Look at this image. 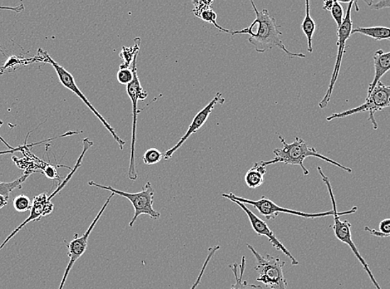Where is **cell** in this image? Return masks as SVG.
<instances>
[{
	"label": "cell",
	"instance_id": "7",
	"mask_svg": "<svg viewBox=\"0 0 390 289\" xmlns=\"http://www.w3.org/2000/svg\"><path fill=\"white\" fill-rule=\"evenodd\" d=\"M137 56L132 62L131 70L133 72V80L131 84L126 86L128 96L130 97L132 104V130H131V158L129 170H128V177L132 181L138 179V174L136 169V129L137 117L141 110H138V102L145 100L148 97V93L143 89L140 78L137 75Z\"/></svg>",
	"mask_w": 390,
	"mask_h": 289
},
{
	"label": "cell",
	"instance_id": "33",
	"mask_svg": "<svg viewBox=\"0 0 390 289\" xmlns=\"http://www.w3.org/2000/svg\"><path fill=\"white\" fill-rule=\"evenodd\" d=\"M389 41H390V39H389Z\"/></svg>",
	"mask_w": 390,
	"mask_h": 289
},
{
	"label": "cell",
	"instance_id": "25",
	"mask_svg": "<svg viewBox=\"0 0 390 289\" xmlns=\"http://www.w3.org/2000/svg\"><path fill=\"white\" fill-rule=\"evenodd\" d=\"M13 204L14 209L19 213L27 212L28 210L31 209L32 204L31 199L24 194L17 196V197L13 199Z\"/></svg>",
	"mask_w": 390,
	"mask_h": 289
},
{
	"label": "cell",
	"instance_id": "23",
	"mask_svg": "<svg viewBox=\"0 0 390 289\" xmlns=\"http://www.w3.org/2000/svg\"><path fill=\"white\" fill-rule=\"evenodd\" d=\"M364 231L373 235L377 238H388L390 237V219L382 220L379 224V230L364 227Z\"/></svg>",
	"mask_w": 390,
	"mask_h": 289
},
{
	"label": "cell",
	"instance_id": "17",
	"mask_svg": "<svg viewBox=\"0 0 390 289\" xmlns=\"http://www.w3.org/2000/svg\"><path fill=\"white\" fill-rule=\"evenodd\" d=\"M246 267V258L244 256L242 258V262L240 266L236 263L229 266L232 271H233L235 283L232 285L231 289H264L260 285H256V284H251L244 280V275Z\"/></svg>",
	"mask_w": 390,
	"mask_h": 289
},
{
	"label": "cell",
	"instance_id": "29",
	"mask_svg": "<svg viewBox=\"0 0 390 289\" xmlns=\"http://www.w3.org/2000/svg\"><path fill=\"white\" fill-rule=\"evenodd\" d=\"M368 4L370 9H374V11H379V9H390V0H380L378 2L365 1Z\"/></svg>",
	"mask_w": 390,
	"mask_h": 289
},
{
	"label": "cell",
	"instance_id": "3",
	"mask_svg": "<svg viewBox=\"0 0 390 289\" xmlns=\"http://www.w3.org/2000/svg\"><path fill=\"white\" fill-rule=\"evenodd\" d=\"M318 172L322 177L323 181L328 189L330 199H332V203L333 205V209L332 211L324 212V213H318V214H309L298 211V210L289 209L283 207H280L278 204H276L271 199L263 196L259 200H251L245 198L239 197L233 193L230 194H223L222 197H224L227 199L237 200L239 202L244 204H249L253 206L259 214L263 215L266 220H273L276 219L280 214H286L295 215V216L303 217L305 219H315V218H323L327 216H334L335 211H337V202H335V196L333 194V190L332 188V184H330V181L327 175H325L322 168L318 169Z\"/></svg>",
	"mask_w": 390,
	"mask_h": 289
},
{
	"label": "cell",
	"instance_id": "22",
	"mask_svg": "<svg viewBox=\"0 0 390 289\" xmlns=\"http://www.w3.org/2000/svg\"><path fill=\"white\" fill-rule=\"evenodd\" d=\"M29 175H31V174H23L21 177L12 181V182H0V194L6 196V197L9 198V195H11L14 189H21L22 184L26 182L29 177Z\"/></svg>",
	"mask_w": 390,
	"mask_h": 289
},
{
	"label": "cell",
	"instance_id": "12",
	"mask_svg": "<svg viewBox=\"0 0 390 289\" xmlns=\"http://www.w3.org/2000/svg\"><path fill=\"white\" fill-rule=\"evenodd\" d=\"M231 202H233L239 206L242 209L244 210V213L247 214V216L249 217L251 228L254 229V231L259 235V236H265L269 238V242L273 247L276 249H278V251H281L284 254L285 256L290 258L291 262V266H297L299 264V262L295 257L290 253L288 248H286L280 240L276 237L275 233L271 231V228L269 227V225L266 224L264 220H261L259 217L251 212V210L247 207L244 204L239 202V201L231 199Z\"/></svg>",
	"mask_w": 390,
	"mask_h": 289
},
{
	"label": "cell",
	"instance_id": "31",
	"mask_svg": "<svg viewBox=\"0 0 390 289\" xmlns=\"http://www.w3.org/2000/svg\"><path fill=\"white\" fill-rule=\"evenodd\" d=\"M9 198L6 197V196L0 194V209L6 207V206L8 204Z\"/></svg>",
	"mask_w": 390,
	"mask_h": 289
},
{
	"label": "cell",
	"instance_id": "30",
	"mask_svg": "<svg viewBox=\"0 0 390 289\" xmlns=\"http://www.w3.org/2000/svg\"><path fill=\"white\" fill-rule=\"evenodd\" d=\"M45 175L48 178L54 179L57 177V171L52 166H49V167L46 168Z\"/></svg>",
	"mask_w": 390,
	"mask_h": 289
},
{
	"label": "cell",
	"instance_id": "6",
	"mask_svg": "<svg viewBox=\"0 0 390 289\" xmlns=\"http://www.w3.org/2000/svg\"><path fill=\"white\" fill-rule=\"evenodd\" d=\"M390 107V86H386L381 81L378 83L374 90L368 95L367 101L363 105L342 112H335L327 117V121L343 119L362 112H369V120L372 122L374 130H378V124L374 119V114Z\"/></svg>",
	"mask_w": 390,
	"mask_h": 289
},
{
	"label": "cell",
	"instance_id": "21",
	"mask_svg": "<svg viewBox=\"0 0 390 289\" xmlns=\"http://www.w3.org/2000/svg\"><path fill=\"white\" fill-rule=\"evenodd\" d=\"M141 43V38H135V46L132 47H122V51L120 53V57L123 61L122 65H120V70L123 68H129L131 63L132 65L133 61L140 51V47Z\"/></svg>",
	"mask_w": 390,
	"mask_h": 289
},
{
	"label": "cell",
	"instance_id": "1",
	"mask_svg": "<svg viewBox=\"0 0 390 289\" xmlns=\"http://www.w3.org/2000/svg\"><path fill=\"white\" fill-rule=\"evenodd\" d=\"M251 6L256 14V18L251 26L242 31H231L232 36L235 34H249V42L258 53H264L274 48L283 51L290 58H305L302 53H293L286 48L280 31V26L276 23L274 17L271 16L268 9L259 11L254 1H251Z\"/></svg>",
	"mask_w": 390,
	"mask_h": 289
},
{
	"label": "cell",
	"instance_id": "14",
	"mask_svg": "<svg viewBox=\"0 0 390 289\" xmlns=\"http://www.w3.org/2000/svg\"><path fill=\"white\" fill-rule=\"evenodd\" d=\"M51 196L47 195L46 193H43L40 195L36 196L33 201V204L31 209V215L21 225H19L16 230L9 234V236L4 240V243L0 245V251H2L4 246L11 241V239L16 236V235L21 231V230L26 226V224L33 222L38 221L42 218L47 216V215L51 214L54 209L53 204L51 203Z\"/></svg>",
	"mask_w": 390,
	"mask_h": 289
},
{
	"label": "cell",
	"instance_id": "18",
	"mask_svg": "<svg viewBox=\"0 0 390 289\" xmlns=\"http://www.w3.org/2000/svg\"><path fill=\"white\" fill-rule=\"evenodd\" d=\"M266 174V167L259 163H255L248 172L246 173L244 181L249 189H256L264 183V175Z\"/></svg>",
	"mask_w": 390,
	"mask_h": 289
},
{
	"label": "cell",
	"instance_id": "13",
	"mask_svg": "<svg viewBox=\"0 0 390 289\" xmlns=\"http://www.w3.org/2000/svg\"><path fill=\"white\" fill-rule=\"evenodd\" d=\"M225 99L223 95L221 93H217V95L214 97V99L212 100L208 105H207L203 110H201L198 114H197L194 120H193L189 128L186 131V133L184 136L182 137L178 143L172 147L171 149H168L164 154V159L169 160L172 158V156L175 154V152L180 149L182 145L185 143V142L189 140L190 137L192 135L198 132L202 127H203L207 120H208L209 117L211 115V112H213L215 107L217 105H224Z\"/></svg>",
	"mask_w": 390,
	"mask_h": 289
},
{
	"label": "cell",
	"instance_id": "9",
	"mask_svg": "<svg viewBox=\"0 0 390 289\" xmlns=\"http://www.w3.org/2000/svg\"><path fill=\"white\" fill-rule=\"evenodd\" d=\"M348 4L347 14L344 18L342 26L337 29L338 36V53L337 61H335V65L332 73V80H330L327 94L324 96L322 101L319 103L320 109H325L327 107L330 98H332L334 87L335 83L338 80L339 73L340 67H342V63L343 60L344 53L345 51V46H347V42L350 36H352V32L353 29V21L352 19V8L354 4V1L345 2Z\"/></svg>",
	"mask_w": 390,
	"mask_h": 289
},
{
	"label": "cell",
	"instance_id": "15",
	"mask_svg": "<svg viewBox=\"0 0 390 289\" xmlns=\"http://www.w3.org/2000/svg\"><path fill=\"white\" fill-rule=\"evenodd\" d=\"M373 58L374 76L373 81L369 85L368 95L374 90L385 73L390 70V51L384 52L383 50H379L374 53Z\"/></svg>",
	"mask_w": 390,
	"mask_h": 289
},
{
	"label": "cell",
	"instance_id": "26",
	"mask_svg": "<svg viewBox=\"0 0 390 289\" xmlns=\"http://www.w3.org/2000/svg\"><path fill=\"white\" fill-rule=\"evenodd\" d=\"M220 245H217V246H215V247H211V248H209L208 256H207V258H206L205 261L204 263V266H203V267H202V269H201V271L199 274L198 278H197L195 283L193 284V286L191 287L190 289H196L197 287H198L200 285V283L202 280V278H203V276H204L205 272L206 270L207 267H208V264L210 261V259L212 258V257H213L215 256V254L216 253L217 251H220Z\"/></svg>",
	"mask_w": 390,
	"mask_h": 289
},
{
	"label": "cell",
	"instance_id": "2",
	"mask_svg": "<svg viewBox=\"0 0 390 289\" xmlns=\"http://www.w3.org/2000/svg\"><path fill=\"white\" fill-rule=\"evenodd\" d=\"M278 136L281 143L283 145V148L273 150V154L276 156L275 159L269 161H261V164L264 165V167L278 163L299 166L303 169L304 175L307 176L309 174V171L305 167L304 161L309 157H315V158L327 162L328 164L337 166V167L343 169L348 174L352 173V169L345 167V166L337 163V161L330 159L327 157L320 154L317 149L310 148L305 140L299 138V137L296 136L293 143L288 144L283 136L279 134H278Z\"/></svg>",
	"mask_w": 390,
	"mask_h": 289
},
{
	"label": "cell",
	"instance_id": "11",
	"mask_svg": "<svg viewBox=\"0 0 390 289\" xmlns=\"http://www.w3.org/2000/svg\"><path fill=\"white\" fill-rule=\"evenodd\" d=\"M357 207H353L352 209L348 210V211L338 212L337 210L335 211L333 216L334 224L332 225L335 236L337 237L340 242L348 245L350 248L352 249L354 256L357 257L359 263H362L365 272L367 273L368 276L369 277L370 280L373 283L374 287L377 288V289H382L381 287L379 286L377 279L374 277L372 271L370 270L368 263L364 261V258L362 256V254L359 253L357 247L355 246V244L353 242L352 224H350L348 220H344V221H342V220L340 219V217L342 216V215L352 214L357 212Z\"/></svg>",
	"mask_w": 390,
	"mask_h": 289
},
{
	"label": "cell",
	"instance_id": "24",
	"mask_svg": "<svg viewBox=\"0 0 390 289\" xmlns=\"http://www.w3.org/2000/svg\"><path fill=\"white\" fill-rule=\"evenodd\" d=\"M164 159V154L161 153L159 149L151 148L146 151L143 156V162L146 165H154Z\"/></svg>",
	"mask_w": 390,
	"mask_h": 289
},
{
	"label": "cell",
	"instance_id": "32",
	"mask_svg": "<svg viewBox=\"0 0 390 289\" xmlns=\"http://www.w3.org/2000/svg\"><path fill=\"white\" fill-rule=\"evenodd\" d=\"M22 149H23V147L19 146L16 149H13L6 150V151H0V155L8 154H13V153H16V152H18V151L22 150Z\"/></svg>",
	"mask_w": 390,
	"mask_h": 289
},
{
	"label": "cell",
	"instance_id": "19",
	"mask_svg": "<svg viewBox=\"0 0 390 289\" xmlns=\"http://www.w3.org/2000/svg\"><path fill=\"white\" fill-rule=\"evenodd\" d=\"M310 2L308 0V1H305V16L304 18V21H303L302 26H300V28H302L303 33L308 38V51L310 53H313V37L314 36L315 29H317V23H315L312 16H310Z\"/></svg>",
	"mask_w": 390,
	"mask_h": 289
},
{
	"label": "cell",
	"instance_id": "10",
	"mask_svg": "<svg viewBox=\"0 0 390 289\" xmlns=\"http://www.w3.org/2000/svg\"><path fill=\"white\" fill-rule=\"evenodd\" d=\"M114 196L115 194L112 193V194L109 196V198H108L106 201L104 205L102 206V208L101 209L99 213L97 214L96 218L94 219L90 226H89L86 233H84L82 236L78 237L77 233H76L72 241L69 243H66L68 248L67 256L69 258V263L65 269V272H64L62 282L58 289H63L64 285H65V283L67 282L69 273H70L72 270V268L74 266H75V263H77L78 259L80 258L87 251L89 236H90L92 230L94 229V228H95L97 222L99 221L103 213L105 212L108 204H110L112 199L114 197Z\"/></svg>",
	"mask_w": 390,
	"mask_h": 289
},
{
	"label": "cell",
	"instance_id": "4",
	"mask_svg": "<svg viewBox=\"0 0 390 289\" xmlns=\"http://www.w3.org/2000/svg\"><path fill=\"white\" fill-rule=\"evenodd\" d=\"M88 184L92 186V187L110 191L112 194L119 195L121 197L126 198L130 201L133 208H134V216H133L129 224L131 228L134 226L136 219L141 215H148V216L154 220L161 218V214L153 208L156 192L150 181H147L141 192L134 194L124 192V191L116 189L112 187V186L102 185L93 182V181H90Z\"/></svg>",
	"mask_w": 390,
	"mask_h": 289
},
{
	"label": "cell",
	"instance_id": "28",
	"mask_svg": "<svg viewBox=\"0 0 390 289\" xmlns=\"http://www.w3.org/2000/svg\"><path fill=\"white\" fill-rule=\"evenodd\" d=\"M117 81L120 83L121 85H128L131 84L133 80V72L131 68H123L117 73Z\"/></svg>",
	"mask_w": 390,
	"mask_h": 289
},
{
	"label": "cell",
	"instance_id": "8",
	"mask_svg": "<svg viewBox=\"0 0 390 289\" xmlns=\"http://www.w3.org/2000/svg\"><path fill=\"white\" fill-rule=\"evenodd\" d=\"M38 53H41L43 57V60H45L47 63H50V65L54 68V70H56L59 81L62 83V85L64 87H66L67 89H68L69 90H71L73 94H75L79 98V99H80L84 103V104L87 105L88 109L90 110L93 112V114L98 117V120H99L102 122V125H104L105 128L108 131H109V133L112 135L113 138H114L118 145H119L120 149L121 150L124 149L126 142L124 140H122L120 137L116 134V131L114 130V129L112 128L111 125L108 124L104 117H103L101 114H99V112H98L95 109V107H93L91 103L89 102V100L87 99V97L84 95L83 93L77 87L75 80H74V78L72 75V73H69L60 65H58V63L55 61H53V58L48 56V53L45 51H43L42 50V48H40V50H38Z\"/></svg>",
	"mask_w": 390,
	"mask_h": 289
},
{
	"label": "cell",
	"instance_id": "20",
	"mask_svg": "<svg viewBox=\"0 0 390 289\" xmlns=\"http://www.w3.org/2000/svg\"><path fill=\"white\" fill-rule=\"evenodd\" d=\"M360 33L363 36L375 39V41H384L390 39V28L384 26L374 27H357L352 29V34Z\"/></svg>",
	"mask_w": 390,
	"mask_h": 289
},
{
	"label": "cell",
	"instance_id": "27",
	"mask_svg": "<svg viewBox=\"0 0 390 289\" xmlns=\"http://www.w3.org/2000/svg\"><path fill=\"white\" fill-rule=\"evenodd\" d=\"M329 12L332 13L334 21L337 24V29L340 28V26H342L344 21V11L342 6V2L334 1L333 6L330 9Z\"/></svg>",
	"mask_w": 390,
	"mask_h": 289
},
{
	"label": "cell",
	"instance_id": "5",
	"mask_svg": "<svg viewBox=\"0 0 390 289\" xmlns=\"http://www.w3.org/2000/svg\"><path fill=\"white\" fill-rule=\"evenodd\" d=\"M247 247L256 259L255 270L259 273L256 281L271 289H288V282L283 273L285 262L270 254L261 256L251 244H247Z\"/></svg>",
	"mask_w": 390,
	"mask_h": 289
},
{
	"label": "cell",
	"instance_id": "16",
	"mask_svg": "<svg viewBox=\"0 0 390 289\" xmlns=\"http://www.w3.org/2000/svg\"><path fill=\"white\" fill-rule=\"evenodd\" d=\"M194 4V9H193V13H194L196 17L200 18L202 21L213 24L216 28H218L220 32H224L230 33L229 29H226L221 27L218 23H217V14L212 9V4L214 1H206V0H202V1H193Z\"/></svg>",
	"mask_w": 390,
	"mask_h": 289
}]
</instances>
